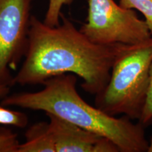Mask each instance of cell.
Returning <instances> with one entry per match:
<instances>
[{"instance_id":"1","label":"cell","mask_w":152,"mask_h":152,"mask_svg":"<svg viewBox=\"0 0 152 152\" xmlns=\"http://www.w3.org/2000/svg\"><path fill=\"white\" fill-rule=\"evenodd\" d=\"M61 19L58 26H49L31 16L27 52L14 85H42L54 76L73 73L83 79L85 92L96 95L109 83L114 62L126 45L94 43L63 14Z\"/></svg>"},{"instance_id":"2","label":"cell","mask_w":152,"mask_h":152,"mask_svg":"<svg viewBox=\"0 0 152 152\" xmlns=\"http://www.w3.org/2000/svg\"><path fill=\"white\" fill-rule=\"evenodd\" d=\"M77 77L64 73L47 79L37 92H22L1 99L4 106H16L54 114L80 128L111 140L120 152H148L149 142L144 127L130 118L109 115L81 97L76 89Z\"/></svg>"},{"instance_id":"3","label":"cell","mask_w":152,"mask_h":152,"mask_svg":"<svg viewBox=\"0 0 152 152\" xmlns=\"http://www.w3.org/2000/svg\"><path fill=\"white\" fill-rule=\"evenodd\" d=\"M152 63V37L135 45H125L114 62L105 88L95 95L94 106L115 116L139 121L147 102Z\"/></svg>"},{"instance_id":"4","label":"cell","mask_w":152,"mask_h":152,"mask_svg":"<svg viewBox=\"0 0 152 152\" xmlns=\"http://www.w3.org/2000/svg\"><path fill=\"white\" fill-rule=\"evenodd\" d=\"M79 30L94 43L104 45H135L152 37L145 20L113 0H88L87 22Z\"/></svg>"},{"instance_id":"5","label":"cell","mask_w":152,"mask_h":152,"mask_svg":"<svg viewBox=\"0 0 152 152\" xmlns=\"http://www.w3.org/2000/svg\"><path fill=\"white\" fill-rule=\"evenodd\" d=\"M33 0H0V85L14 86L26 54Z\"/></svg>"},{"instance_id":"6","label":"cell","mask_w":152,"mask_h":152,"mask_svg":"<svg viewBox=\"0 0 152 152\" xmlns=\"http://www.w3.org/2000/svg\"><path fill=\"white\" fill-rule=\"evenodd\" d=\"M56 152H96L103 137L54 114L46 113Z\"/></svg>"},{"instance_id":"7","label":"cell","mask_w":152,"mask_h":152,"mask_svg":"<svg viewBox=\"0 0 152 152\" xmlns=\"http://www.w3.org/2000/svg\"><path fill=\"white\" fill-rule=\"evenodd\" d=\"M25 137L26 142L20 144L18 152H56L49 123L33 125L26 131Z\"/></svg>"},{"instance_id":"8","label":"cell","mask_w":152,"mask_h":152,"mask_svg":"<svg viewBox=\"0 0 152 152\" xmlns=\"http://www.w3.org/2000/svg\"><path fill=\"white\" fill-rule=\"evenodd\" d=\"M0 106V124L25 128L28 124V115L23 112L13 111Z\"/></svg>"},{"instance_id":"9","label":"cell","mask_w":152,"mask_h":152,"mask_svg":"<svg viewBox=\"0 0 152 152\" xmlns=\"http://www.w3.org/2000/svg\"><path fill=\"white\" fill-rule=\"evenodd\" d=\"M119 5L123 8L140 11L145 18L152 35V0H119Z\"/></svg>"},{"instance_id":"10","label":"cell","mask_w":152,"mask_h":152,"mask_svg":"<svg viewBox=\"0 0 152 152\" xmlns=\"http://www.w3.org/2000/svg\"><path fill=\"white\" fill-rule=\"evenodd\" d=\"M74 0H49L48 8L44 23L49 26H57L60 24L61 9L64 5H71Z\"/></svg>"},{"instance_id":"11","label":"cell","mask_w":152,"mask_h":152,"mask_svg":"<svg viewBox=\"0 0 152 152\" xmlns=\"http://www.w3.org/2000/svg\"><path fill=\"white\" fill-rule=\"evenodd\" d=\"M18 134L10 129L0 128V152H18Z\"/></svg>"},{"instance_id":"12","label":"cell","mask_w":152,"mask_h":152,"mask_svg":"<svg viewBox=\"0 0 152 152\" xmlns=\"http://www.w3.org/2000/svg\"><path fill=\"white\" fill-rule=\"evenodd\" d=\"M144 128L152 124V63L150 68V80L147 102L144 106L142 116L138 121Z\"/></svg>"},{"instance_id":"13","label":"cell","mask_w":152,"mask_h":152,"mask_svg":"<svg viewBox=\"0 0 152 152\" xmlns=\"http://www.w3.org/2000/svg\"><path fill=\"white\" fill-rule=\"evenodd\" d=\"M10 87L8 86H2L0 85V99H3L7 95L9 94L10 92Z\"/></svg>"},{"instance_id":"14","label":"cell","mask_w":152,"mask_h":152,"mask_svg":"<svg viewBox=\"0 0 152 152\" xmlns=\"http://www.w3.org/2000/svg\"><path fill=\"white\" fill-rule=\"evenodd\" d=\"M148 152H152V138L150 140L149 147V150H148Z\"/></svg>"}]
</instances>
